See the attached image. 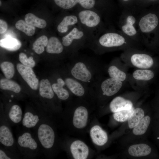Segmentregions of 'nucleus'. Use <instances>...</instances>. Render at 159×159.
I'll use <instances>...</instances> for the list:
<instances>
[{
  "instance_id": "nucleus-29",
  "label": "nucleus",
  "mask_w": 159,
  "mask_h": 159,
  "mask_svg": "<svg viewBox=\"0 0 159 159\" xmlns=\"http://www.w3.org/2000/svg\"><path fill=\"white\" fill-rule=\"evenodd\" d=\"M144 115V112L142 109L138 108L134 109L132 115L127 120L129 127L132 128L136 126Z\"/></svg>"
},
{
  "instance_id": "nucleus-30",
  "label": "nucleus",
  "mask_w": 159,
  "mask_h": 159,
  "mask_svg": "<svg viewBox=\"0 0 159 159\" xmlns=\"http://www.w3.org/2000/svg\"><path fill=\"white\" fill-rule=\"evenodd\" d=\"M15 27L18 29L24 32L28 36H32L35 33V26L28 24L25 21L23 20L17 21L15 24Z\"/></svg>"
},
{
  "instance_id": "nucleus-38",
  "label": "nucleus",
  "mask_w": 159,
  "mask_h": 159,
  "mask_svg": "<svg viewBox=\"0 0 159 159\" xmlns=\"http://www.w3.org/2000/svg\"><path fill=\"white\" fill-rule=\"evenodd\" d=\"M78 3L83 7L89 9L94 6L95 1V0H78Z\"/></svg>"
},
{
  "instance_id": "nucleus-1",
  "label": "nucleus",
  "mask_w": 159,
  "mask_h": 159,
  "mask_svg": "<svg viewBox=\"0 0 159 159\" xmlns=\"http://www.w3.org/2000/svg\"><path fill=\"white\" fill-rule=\"evenodd\" d=\"M139 13L125 10L122 13L119 20L120 31L134 42H142L137 26Z\"/></svg>"
},
{
  "instance_id": "nucleus-7",
  "label": "nucleus",
  "mask_w": 159,
  "mask_h": 159,
  "mask_svg": "<svg viewBox=\"0 0 159 159\" xmlns=\"http://www.w3.org/2000/svg\"><path fill=\"white\" fill-rule=\"evenodd\" d=\"M0 142L6 149L13 153L15 152V143L12 133L8 125L1 124L0 126Z\"/></svg>"
},
{
  "instance_id": "nucleus-39",
  "label": "nucleus",
  "mask_w": 159,
  "mask_h": 159,
  "mask_svg": "<svg viewBox=\"0 0 159 159\" xmlns=\"http://www.w3.org/2000/svg\"><path fill=\"white\" fill-rule=\"evenodd\" d=\"M8 152L1 148L0 149V159H10L13 158L12 156L10 155Z\"/></svg>"
},
{
  "instance_id": "nucleus-28",
  "label": "nucleus",
  "mask_w": 159,
  "mask_h": 159,
  "mask_svg": "<svg viewBox=\"0 0 159 159\" xmlns=\"http://www.w3.org/2000/svg\"><path fill=\"white\" fill-rule=\"evenodd\" d=\"M150 122V118L148 116L143 117L138 124L133 130V133L135 135H140L144 134L146 131Z\"/></svg>"
},
{
  "instance_id": "nucleus-36",
  "label": "nucleus",
  "mask_w": 159,
  "mask_h": 159,
  "mask_svg": "<svg viewBox=\"0 0 159 159\" xmlns=\"http://www.w3.org/2000/svg\"><path fill=\"white\" fill-rule=\"evenodd\" d=\"M58 6L64 9H68L74 6L78 3V0H54Z\"/></svg>"
},
{
  "instance_id": "nucleus-33",
  "label": "nucleus",
  "mask_w": 159,
  "mask_h": 159,
  "mask_svg": "<svg viewBox=\"0 0 159 159\" xmlns=\"http://www.w3.org/2000/svg\"><path fill=\"white\" fill-rule=\"evenodd\" d=\"M110 77L121 81H124L126 78V75L123 71L120 70L116 66L112 65L110 66L108 70Z\"/></svg>"
},
{
  "instance_id": "nucleus-22",
  "label": "nucleus",
  "mask_w": 159,
  "mask_h": 159,
  "mask_svg": "<svg viewBox=\"0 0 159 159\" xmlns=\"http://www.w3.org/2000/svg\"><path fill=\"white\" fill-rule=\"evenodd\" d=\"M65 83L70 91L75 95L80 97L85 93V90L82 86L75 80L70 78L65 80Z\"/></svg>"
},
{
  "instance_id": "nucleus-25",
  "label": "nucleus",
  "mask_w": 159,
  "mask_h": 159,
  "mask_svg": "<svg viewBox=\"0 0 159 159\" xmlns=\"http://www.w3.org/2000/svg\"><path fill=\"white\" fill-rule=\"evenodd\" d=\"M84 33L76 28H74L67 35L62 38V43L65 47L69 46L74 39H79L83 36Z\"/></svg>"
},
{
  "instance_id": "nucleus-41",
  "label": "nucleus",
  "mask_w": 159,
  "mask_h": 159,
  "mask_svg": "<svg viewBox=\"0 0 159 159\" xmlns=\"http://www.w3.org/2000/svg\"><path fill=\"white\" fill-rule=\"evenodd\" d=\"M15 35L12 32H8L6 34H5V38L6 37H14Z\"/></svg>"
},
{
  "instance_id": "nucleus-4",
  "label": "nucleus",
  "mask_w": 159,
  "mask_h": 159,
  "mask_svg": "<svg viewBox=\"0 0 159 159\" xmlns=\"http://www.w3.org/2000/svg\"><path fill=\"white\" fill-rule=\"evenodd\" d=\"M38 142L32 134L25 131L17 139L18 148L22 154L26 156L34 157L39 151Z\"/></svg>"
},
{
  "instance_id": "nucleus-20",
  "label": "nucleus",
  "mask_w": 159,
  "mask_h": 159,
  "mask_svg": "<svg viewBox=\"0 0 159 159\" xmlns=\"http://www.w3.org/2000/svg\"><path fill=\"white\" fill-rule=\"evenodd\" d=\"M39 94L43 98L50 99L54 96V91L49 81L47 79L41 80L39 87Z\"/></svg>"
},
{
  "instance_id": "nucleus-42",
  "label": "nucleus",
  "mask_w": 159,
  "mask_h": 159,
  "mask_svg": "<svg viewBox=\"0 0 159 159\" xmlns=\"http://www.w3.org/2000/svg\"><path fill=\"white\" fill-rule=\"evenodd\" d=\"M122 0L124 1H130V0Z\"/></svg>"
},
{
  "instance_id": "nucleus-2",
  "label": "nucleus",
  "mask_w": 159,
  "mask_h": 159,
  "mask_svg": "<svg viewBox=\"0 0 159 159\" xmlns=\"http://www.w3.org/2000/svg\"><path fill=\"white\" fill-rule=\"evenodd\" d=\"M159 23L158 17L155 14L146 11L139 13L137 26L142 42L145 43L148 42Z\"/></svg>"
},
{
  "instance_id": "nucleus-12",
  "label": "nucleus",
  "mask_w": 159,
  "mask_h": 159,
  "mask_svg": "<svg viewBox=\"0 0 159 159\" xmlns=\"http://www.w3.org/2000/svg\"><path fill=\"white\" fill-rule=\"evenodd\" d=\"M70 149L73 158L75 159H85L88 155L87 146L80 140L73 142L71 145Z\"/></svg>"
},
{
  "instance_id": "nucleus-40",
  "label": "nucleus",
  "mask_w": 159,
  "mask_h": 159,
  "mask_svg": "<svg viewBox=\"0 0 159 159\" xmlns=\"http://www.w3.org/2000/svg\"><path fill=\"white\" fill-rule=\"evenodd\" d=\"M8 28V25L6 21L0 19V33L3 34L5 32Z\"/></svg>"
},
{
  "instance_id": "nucleus-19",
  "label": "nucleus",
  "mask_w": 159,
  "mask_h": 159,
  "mask_svg": "<svg viewBox=\"0 0 159 159\" xmlns=\"http://www.w3.org/2000/svg\"><path fill=\"white\" fill-rule=\"evenodd\" d=\"M0 46L8 50L14 51L18 50L21 47V43L14 37L5 38L0 41Z\"/></svg>"
},
{
  "instance_id": "nucleus-27",
  "label": "nucleus",
  "mask_w": 159,
  "mask_h": 159,
  "mask_svg": "<svg viewBox=\"0 0 159 159\" xmlns=\"http://www.w3.org/2000/svg\"><path fill=\"white\" fill-rule=\"evenodd\" d=\"M24 19L28 24L39 28H44L47 25V23L44 20L36 16L31 13L26 14Z\"/></svg>"
},
{
  "instance_id": "nucleus-5",
  "label": "nucleus",
  "mask_w": 159,
  "mask_h": 159,
  "mask_svg": "<svg viewBox=\"0 0 159 159\" xmlns=\"http://www.w3.org/2000/svg\"><path fill=\"white\" fill-rule=\"evenodd\" d=\"M100 44L106 48L123 47L134 42L124 34L120 31L118 32L106 33L100 38Z\"/></svg>"
},
{
  "instance_id": "nucleus-9",
  "label": "nucleus",
  "mask_w": 159,
  "mask_h": 159,
  "mask_svg": "<svg viewBox=\"0 0 159 159\" xmlns=\"http://www.w3.org/2000/svg\"><path fill=\"white\" fill-rule=\"evenodd\" d=\"M122 81L112 78L104 81L101 85V88L104 95L110 96L116 94L122 87Z\"/></svg>"
},
{
  "instance_id": "nucleus-18",
  "label": "nucleus",
  "mask_w": 159,
  "mask_h": 159,
  "mask_svg": "<svg viewBox=\"0 0 159 159\" xmlns=\"http://www.w3.org/2000/svg\"><path fill=\"white\" fill-rule=\"evenodd\" d=\"M6 115L7 119L12 123L17 124L22 121V111L21 107L17 105H14L8 110Z\"/></svg>"
},
{
  "instance_id": "nucleus-11",
  "label": "nucleus",
  "mask_w": 159,
  "mask_h": 159,
  "mask_svg": "<svg viewBox=\"0 0 159 159\" xmlns=\"http://www.w3.org/2000/svg\"><path fill=\"white\" fill-rule=\"evenodd\" d=\"M72 75L75 79L84 82L89 81L92 74L85 65L82 62L77 63L71 70Z\"/></svg>"
},
{
  "instance_id": "nucleus-15",
  "label": "nucleus",
  "mask_w": 159,
  "mask_h": 159,
  "mask_svg": "<svg viewBox=\"0 0 159 159\" xmlns=\"http://www.w3.org/2000/svg\"><path fill=\"white\" fill-rule=\"evenodd\" d=\"M132 107L133 104L130 101L120 96L114 98L110 105V109L114 113L121 110H129Z\"/></svg>"
},
{
  "instance_id": "nucleus-34",
  "label": "nucleus",
  "mask_w": 159,
  "mask_h": 159,
  "mask_svg": "<svg viewBox=\"0 0 159 159\" xmlns=\"http://www.w3.org/2000/svg\"><path fill=\"white\" fill-rule=\"evenodd\" d=\"M0 68L6 78L10 79L13 77L15 69L12 63L8 61L4 62L0 64Z\"/></svg>"
},
{
  "instance_id": "nucleus-10",
  "label": "nucleus",
  "mask_w": 159,
  "mask_h": 159,
  "mask_svg": "<svg viewBox=\"0 0 159 159\" xmlns=\"http://www.w3.org/2000/svg\"><path fill=\"white\" fill-rule=\"evenodd\" d=\"M78 16L81 22L89 27L95 26L100 21V18L99 15L91 10L81 11L79 13Z\"/></svg>"
},
{
  "instance_id": "nucleus-17",
  "label": "nucleus",
  "mask_w": 159,
  "mask_h": 159,
  "mask_svg": "<svg viewBox=\"0 0 159 159\" xmlns=\"http://www.w3.org/2000/svg\"><path fill=\"white\" fill-rule=\"evenodd\" d=\"M128 151L129 154L132 156L142 157L149 155L151 151V149L147 145L140 143L131 146Z\"/></svg>"
},
{
  "instance_id": "nucleus-31",
  "label": "nucleus",
  "mask_w": 159,
  "mask_h": 159,
  "mask_svg": "<svg viewBox=\"0 0 159 159\" xmlns=\"http://www.w3.org/2000/svg\"><path fill=\"white\" fill-rule=\"evenodd\" d=\"M132 76L133 78L137 80L148 81L154 77V74L150 70L140 69L135 71L133 73Z\"/></svg>"
},
{
  "instance_id": "nucleus-37",
  "label": "nucleus",
  "mask_w": 159,
  "mask_h": 159,
  "mask_svg": "<svg viewBox=\"0 0 159 159\" xmlns=\"http://www.w3.org/2000/svg\"><path fill=\"white\" fill-rule=\"evenodd\" d=\"M19 59L22 64L26 66L32 68L35 65V62L32 57L31 56L28 58L26 55L23 52L19 54Z\"/></svg>"
},
{
  "instance_id": "nucleus-6",
  "label": "nucleus",
  "mask_w": 159,
  "mask_h": 159,
  "mask_svg": "<svg viewBox=\"0 0 159 159\" xmlns=\"http://www.w3.org/2000/svg\"><path fill=\"white\" fill-rule=\"evenodd\" d=\"M17 70L24 80L31 88L37 90L39 85V80L31 67L18 63L16 65Z\"/></svg>"
},
{
  "instance_id": "nucleus-23",
  "label": "nucleus",
  "mask_w": 159,
  "mask_h": 159,
  "mask_svg": "<svg viewBox=\"0 0 159 159\" xmlns=\"http://www.w3.org/2000/svg\"><path fill=\"white\" fill-rule=\"evenodd\" d=\"M63 49L62 44L57 38L52 37L49 39L46 48L47 52L51 54H59L62 52Z\"/></svg>"
},
{
  "instance_id": "nucleus-43",
  "label": "nucleus",
  "mask_w": 159,
  "mask_h": 159,
  "mask_svg": "<svg viewBox=\"0 0 159 159\" xmlns=\"http://www.w3.org/2000/svg\"><path fill=\"white\" fill-rule=\"evenodd\" d=\"M151 1H155V0H150Z\"/></svg>"
},
{
  "instance_id": "nucleus-24",
  "label": "nucleus",
  "mask_w": 159,
  "mask_h": 159,
  "mask_svg": "<svg viewBox=\"0 0 159 159\" xmlns=\"http://www.w3.org/2000/svg\"><path fill=\"white\" fill-rule=\"evenodd\" d=\"M0 87L2 90H10L17 93H19L21 90V87L18 83L7 78L0 80Z\"/></svg>"
},
{
  "instance_id": "nucleus-21",
  "label": "nucleus",
  "mask_w": 159,
  "mask_h": 159,
  "mask_svg": "<svg viewBox=\"0 0 159 159\" xmlns=\"http://www.w3.org/2000/svg\"><path fill=\"white\" fill-rule=\"evenodd\" d=\"M57 82L53 84L52 87L54 92L58 97L61 100H65L69 97V94L68 91L63 87L65 82L61 78H59L57 80Z\"/></svg>"
},
{
  "instance_id": "nucleus-3",
  "label": "nucleus",
  "mask_w": 159,
  "mask_h": 159,
  "mask_svg": "<svg viewBox=\"0 0 159 159\" xmlns=\"http://www.w3.org/2000/svg\"><path fill=\"white\" fill-rule=\"evenodd\" d=\"M37 140L44 152L53 146L55 139L54 130L46 120L39 123L36 130Z\"/></svg>"
},
{
  "instance_id": "nucleus-35",
  "label": "nucleus",
  "mask_w": 159,
  "mask_h": 159,
  "mask_svg": "<svg viewBox=\"0 0 159 159\" xmlns=\"http://www.w3.org/2000/svg\"><path fill=\"white\" fill-rule=\"evenodd\" d=\"M134 109L132 107L131 109L122 110L114 113L113 117L116 121L119 122H125L129 119L132 115Z\"/></svg>"
},
{
  "instance_id": "nucleus-16",
  "label": "nucleus",
  "mask_w": 159,
  "mask_h": 159,
  "mask_svg": "<svg viewBox=\"0 0 159 159\" xmlns=\"http://www.w3.org/2000/svg\"><path fill=\"white\" fill-rule=\"evenodd\" d=\"M40 116L37 112L30 111L26 112L22 120V125L27 128L36 127L40 121Z\"/></svg>"
},
{
  "instance_id": "nucleus-13",
  "label": "nucleus",
  "mask_w": 159,
  "mask_h": 159,
  "mask_svg": "<svg viewBox=\"0 0 159 159\" xmlns=\"http://www.w3.org/2000/svg\"><path fill=\"white\" fill-rule=\"evenodd\" d=\"M88 117V111L86 108L80 106L75 110L73 119L74 126L79 129L84 127L87 124Z\"/></svg>"
},
{
  "instance_id": "nucleus-26",
  "label": "nucleus",
  "mask_w": 159,
  "mask_h": 159,
  "mask_svg": "<svg viewBox=\"0 0 159 159\" xmlns=\"http://www.w3.org/2000/svg\"><path fill=\"white\" fill-rule=\"evenodd\" d=\"M77 17L74 15L67 16L63 18L57 27L58 31L61 33L66 32L69 26L74 25L77 23Z\"/></svg>"
},
{
  "instance_id": "nucleus-32",
  "label": "nucleus",
  "mask_w": 159,
  "mask_h": 159,
  "mask_svg": "<svg viewBox=\"0 0 159 159\" xmlns=\"http://www.w3.org/2000/svg\"><path fill=\"white\" fill-rule=\"evenodd\" d=\"M48 42L47 37L45 35L41 36L34 42L33 44V49L37 54H42Z\"/></svg>"
},
{
  "instance_id": "nucleus-14",
  "label": "nucleus",
  "mask_w": 159,
  "mask_h": 159,
  "mask_svg": "<svg viewBox=\"0 0 159 159\" xmlns=\"http://www.w3.org/2000/svg\"><path fill=\"white\" fill-rule=\"evenodd\" d=\"M90 135L93 142L99 146L104 145L108 140L106 132L97 125H95L91 128Z\"/></svg>"
},
{
  "instance_id": "nucleus-8",
  "label": "nucleus",
  "mask_w": 159,
  "mask_h": 159,
  "mask_svg": "<svg viewBox=\"0 0 159 159\" xmlns=\"http://www.w3.org/2000/svg\"><path fill=\"white\" fill-rule=\"evenodd\" d=\"M132 64L138 68L146 69L151 67L153 64V60L149 55L144 53H136L130 57Z\"/></svg>"
}]
</instances>
